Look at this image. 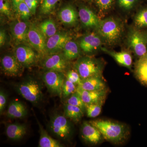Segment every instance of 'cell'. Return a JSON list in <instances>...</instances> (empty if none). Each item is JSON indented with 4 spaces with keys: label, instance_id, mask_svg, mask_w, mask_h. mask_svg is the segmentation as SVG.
Wrapping results in <instances>:
<instances>
[{
    "label": "cell",
    "instance_id": "cell-1",
    "mask_svg": "<svg viewBox=\"0 0 147 147\" xmlns=\"http://www.w3.org/2000/svg\"><path fill=\"white\" fill-rule=\"evenodd\" d=\"M89 122L99 130L103 139L115 144H120L125 142L130 133L128 127L119 122L98 119Z\"/></svg>",
    "mask_w": 147,
    "mask_h": 147
},
{
    "label": "cell",
    "instance_id": "cell-2",
    "mask_svg": "<svg viewBox=\"0 0 147 147\" xmlns=\"http://www.w3.org/2000/svg\"><path fill=\"white\" fill-rule=\"evenodd\" d=\"M97 32L102 41L109 45L117 44L120 40L123 32L122 23L114 17H109L100 20Z\"/></svg>",
    "mask_w": 147,
    "mask_h": 147
},
{
    "label": "cell",
    "instance_id": "cell-3",
    "mask_svg": "<svg viewBox=\"0 0 147 147\" xmlns=\"http://www.w3.org/2000/svg\"><path fill=\"white\" fill-rule=\"evenodd\" d=\"M104 66L101 60L89 57L79 58L74 64L75 70L82 80L94 76H102Z\"/></svg>",
    "mask_w": 147,
    "mask_h": 147
},
{
    "label": "cell",
    "instance_id": "cell-4",
    "mask_svg": "<svg viewBox=\"0 0 147 147\" xmlns=\"http://www.w3.org/2000/svg\"><path fill=\"white\" fill-rule=\"evenodd\" d=\"M16 90L22 97L34 105L39 104L43 98L42 86L37 81L32 78L18 83Z\"/></svg>",
    "mask_w": 147,
    "mask_h": 147
},
{
    "label": "cell",
    "instance_id": "cell-5",
    "mask_svg": "<svg viewBox=\"0 0 147 147\" xmlns=\"http://www.w3.org/2000/svg\"><path fill=\"white\" fill-rule=\"evenodd\" d=\"M64 115L56 114L50 119V129L56 137L62 140H66L70 137L72 126L70 121Z\"/></svg>",
    "mask_w": 147,
    "mask_h": 147
},
{
    "label": "cell",
    "instance_id": "cell-6",
    "mask_svg": "<svg viewBox=\"0 0 147 147\" xmlns=\"http://www.w3.org/2000/svg\"><path fill=\"white\" fill-rule=\"evenodd\" d=\"M127 43L129 47L139 58L147 53V41L142 32L133 29L129 32Z\"/></svg>",
    "mask_w": 147,
    "mask_h": 147
},
{
    "label": "cell",
    "instance_id": "cell-7",
    "mask_svg": "<svg viewBox=\"0 0 147 147\" xmlns=\"http://www.w3.org/2000/svg\"><path fill=\"white\" fill-rule=\"evenodd\" d=\"M42 79L50 93L61 97L63 86L65 80L63 72L46 71L42 75Z\"/></svg>",
    "mask_w": 147,
    "mask_h": 147
},
{
    "label": "cell",
    "instance_id": "cell-8",
    "mask_svg": "<svg viewBox=\"0 0 147 147\" xmlns=\"http://www.w3.org/2000/svg\"><path fill=\"white\" fill-rule=\"evenodd\" d=\"M46 40L38 28L35 24H30L28 34V42L40 56L47 54Z\"/></svg>",
    "mask_w": 147,
    "mask_h": 147
},
{
    "label": "cell",
    "instance_id": "cell-9",
    "mask_svg": "<svg viewBox=\"0 0 147 147\" xmlns=\"http://www.w3.org/2000/svg\"><path fill=\"white\" fill-rule=\"evenodd\" d=\"M23 67L14 55H5L1 59L2 70L6 76L11 77L21 76Z\"/></svg>",
    "mask_w": 147,
    "mask_h": 147
},
{
    "label": "cell",
    "instance_id": "cell-10",
    "mask_svg": "<svg viewBox=\"0 0 147 147\" xmlns=\"http://www.w3.org/2000/svg\"><path fill=\"white\" fill-rule=\"evenodd\" d=\"M67 61L63 54H50L43 61L42 65L46 71H53L63 72L67 67Z\"/></svg>",
    "mask_w": 147,
    "mask_h": 147
},
{
    "label": "cell",
    "instance_id": "cell-11",
    "mask_svg": "<svg viewBox=\"0 0 147 147\" xmlns=\"http://www.w3.org/2000/svg\"><path fill=\"white\" fill-rule=\"evenodd\" d=\"M71 40L68 34L65 32H57L50 37L46 41L47 53L50 54L57 53L63 50L66 43Z\"/></svg>",
    "mask_w": 147,
    "mask_h": 147
},
{
    "label": "cell",
    "instance_id": "cell-12",
    "mask_svg": "<svg viewBox=\"0 0 147 147\" xmlns=\"http://www.w3.org/2000/svg\"><path fill=\"white\" fill-rule=\"evenodd\" d=\"M102 40L97 32L90 33L82 37L79 46L85 53H90L101 49Z\"/></svg>",
    "mask_w": 147,
    "mask_h": 147
},
{
    "label": "cell",
    "instance_id": "cell-13",
    "mask_svg": "<svg viewBox=\"0 0 147 147\" xmlns=\"http://www.w3.org/2000/svg\"><path fill=\"white\" fill-rule=\"evenodd\" d=\"M14 55L24 67H29L35 63L37 55L32 48L26 45H21L16 47Z\"/></svg>",
    "mask_w": 147,
    "mask_h": 147
},
{
    "label": "cell",
    "instance_id": "cell-14",
    "mask_svg": "<svg viewBox=\"0 0 147 147\" xmlns=\"http://www.w3.org/2000/svg\"><path fill=\"white\" fill-rule=\"evenodd\" d=\"M81 133L84 141L92 145L99 144L103 139L99 130L89 121L83 122L81 128Z\"/></svg>",
    "mask_w": 147,
    "mask_h": 147
},
{
    "label": "cell",
    "instance_id": "cell-15",
    "mask_svg": "<svg viewBox=\"0 0 147 147\" xmlns=\"http://www.w3.org/2000/svg\"><path fill=\"white\" fill-rule=\"evenodd\" d=\"M76 92L82 98L86 105L105 102L108 93L107 89L101 90L89 91L82 89L77 86Z\"/></svg>",
    "mask_w": 147,
    "mask_h": 147
},
{
    "label": "cell",
    "instance_id": "cell-16",
    "mask_svg": "<svg viewBox=\"0 0 147 147\" xmlns=\"http://www.w3.org/2000/svg\"><path fill=\"white\" fill-rule=\"evenodd\" d=\"M78 13L80 21L84 26L97 29L100 20L90 9L86 6H82L79 8Z\"/></svg>",
    "mask_w": 147,
    "mask_h": 147
},
{
    "label": "cell",
    "instance_id": "cell-17",
    "mask_svg": "<svg viewBox=\"0 0 147 147\" xmlns=\"http://www.w3.org/2000/svg\"><path fill=\"white\" fill-rule=\"evenodd\" d=\"M30 24L26 21H17L12 24L11 32L13 39L17 43L28 41V34Z\"/></svg>",
    "mask_w": 147,
    "mask_h": 147
},
{
    "label": "cell",
    "instance_id": "cell-18",
    "mask_svg": "<svg viewBox=\"0 0 147 147\" xmlns=\"http://www.w3.org/2000/svg\"><path fill=\"white\" fill-rule=\"evenodd\" d=\"M100 50L112 57L119 64L127 68L131 69L132 63V59L131 54L127 51L115 52L101 47Z\"/></svg>",
    "mask_w": 147,
    "mask_h": 147
},
{
    "label": "cell",
    "instance_id": "cell-19",
    "mask_svg": "<svg viewBox=\"0 0 147 147\" xmlns=\"http://www.w3.org/2000/svg\"><path fill=\"white\" fill-rule=\"evenodd\" d=\"M78 86L86 90L98 91L107 89L106 83L102 76H94L82 80Z\"/></svg>",
    "mask_w": 147,
    "mask_h": 147
},
{
    "label": "cell",
    "instance_id": "cell-20",
    "mask_svg": "<svg viewBox=\"0 0 147 147\" xmlns=\"http://www.w3.org/2000/svg\"><path fill=\"white\" fill-rule=\"evenodd\" d=\"M26 125L24 124L13 123L8 124L6 128L5 133L9 139L12 141L21 140L26 135Z\"/></svg>",
    "mask_w": 147,
    "mask_h": 147
},
{
    "label": "cell",
    "instance_id": "cell-21",
    "mask_svg": "<svg viewBox=\"0 0 147 147\" xmlns=\"http://www.w3.org/2000/svg\"><path fill=\"white\" fill-rule=\"evenodd\" d=\"M28 110L24 103L19 100H13L9 105L7 116L9 118L22 119L26 117Z\"/></svg>",
    "mask_w": 147,
    "mask_h": 147
},
{
    "label": "cell",
    "instance_id": "cell-22",
    "mask_svg": "<svg viewBox=\"0 0 147 147\" xmlns=\"http://www.w3.org/2000/svg\"><path fill=\"white\" fill-rule=\"evenodd\" d=\"M59 17L63 24L73 25L77 23L79 16L75 8L72 6L68 5L61 9L59 13Z\"/></svg>",
    "mask_w": 147,
    "mask_h": 147
},
{
    "label": "cell",
    "instance_id": "cell-23",
    "mask_svg": "<svg viewBox=\"0 0 147 147\" xmlns=\"http://www.w3.org/2000/svg\"><path fill=\"white\" fill-rule=\"evenodd\" d=\"M134 74L136 79L143 86L147 87V58H139L134 66Z\"/></svg>",
    "mask_w": 147,
    "mask_h": 147
},
{
    "label": "cell",
    "instance_id": "cell-24",
    "mask_svg": "<svg viewBox=\"0 0 147 147\" xmlns=\"http://www.w3.org/2000/svg\"><path fill=\"white\" fill-rule=\"evenodd\" d=\"M39 127L40 138L38 147H62L59 141L53 139L48 134L39 122L37 121Z\"/></svg>",
    "mask_w": 147,
    "mask_h": 147
},
{
    "label": "cell",
    "instance_id": "cell-25",
    "mask_svg": "<svg viewBox=\"0 0 147 147\" xmlns=\"http://www.w3.org/2000/svg\"><path fill=\"white\" fill-rule=\"evenodd\" d=\"M63 50V56L67 61L73 60L78 59L80 56L79 45L71 40L66 43Z\"/></svg>",
    "mask_w": 147,
    "mask_h": 147
},
{
    "label": "cell",
    "instance_id": "cell-26",
    "mask_svg": "<svg viewBox=\"0 0 147 147\" xmlns=\"http://www.w3.org/2000/svg\"><path fill=\"white\" fill-rule=\"evenodd\" d=\"M64 115L67 118L75 123L81 120L84 112L79 107L66 103L64 107Z\"/></svg>",
    "mask_w": 147,
    "mask_h": 147
},
{
    "label": "cell",
    "instance_id": "cell-27",
    "mask_svg": "<svg viewBox=\"0 0 147 147\" xmlns=\"http://www.w3.org/2000/svg\"><path fill=\"white\" fill-rule=\"evenodd\" d=\"M38 27L47 40L57 33L56 24L51 19H47L43 21Z\"/></svg>",
    "mask_w": 147,
    "mask_h": 147
},
{
    "label": "cell",
    "instance_id": "cell-28",
    "mask_svg": "<svg viewBox=\"0 0 147 147\" xmlns=\"http://www.w3.org/2000/svg\"><path fill=\"white\" fill-rule=\"evenodd\" d=\"M104 102L86 105V112L88 117L91 118L96 117L100 114Z\"/></svg>",
    "mask_w": 147,
    "mask_h": 147
},
{
    "label": "cell",
    "instance_id": "cell-29",
    "mask_svg": "<svg viewBox=\"0 0 147 147\" xmlns=\"http://www.w3.org/2000/svg\"><path fill=\"white\" fill-rule=\"evenodd\" d=\"M135 26L139 28L147 27V9L139 11L134 17Z\"/></svg>",
    "mask_w": 147,
    "mask_h": 147
},
{
    "label": "cell",
    "instance_id": "cell-30",
    "mask_svg": "<svg viewBox=\"0 0 147 147\" xmlns=\"http://www.w3.org/2000/svg\"><path fill=\"white\" fill-rule=\"evenodd\" d=\"M15 9L19 17L24 21H27L31 16V11L24 1L19 4Z\"/></svg>",
    "mask_w": 147,
    "mask_h": 147
},
{
    "label": "cell",
    "instance_id": "cell-31",
    "mask_svg": "<svg viewBox=\"0 0 147 147\" xmlns=\"http://www.w3.org/2000/svg\"><path fill=\"white\" fill-rule=\"evenodd\" d=\"M67 103L79 107L82 109L84 113L86 112V104L84 102L82 98L76 92L69 96L67 99Z\"/></svg>",
    "mask_w": 147,
    "mask_h": 147
},
{
    "label": "cell",
    "instance_id": "cell-32",
    "mask_svg": "<svg viewBox=\"0 0 147 147\" xmlns=\"http://www.w3.org/2000/svg\"><path fill=\"white\" fill-rule=\"evenodd\" d=\"M77 86L75 84L66 78L63 86L62 97L63 98H66L70 96L72 94L76 91Z\"/></svg>",
    "mask_w": 147,
    "mask_h": 147
},
{
    "label": "cell",
    "instance_id": "cell-33",
    "mask_svg": "<svg viewBox=\"0 0 147 147\" xmlns=\"http://www.w3.org/2000/svg\"><path fill=\"white\" fill-rule=\"evenodd\" d=\"M59 0H44L41 4V11L43 14H48L53 11Z\"/></svg>",
    "mask_w": 147,
    "mask_h": 147
},
{
    "label": "cell",
    "instance_id": "cell-34",
    "mask_svg": "<svg viewBox=\"0 0 147 147\" xmlns=\"http://www.w3.org/2000/svg\"><path fill=\"white\" fill-rule=\"evenodd\" d=\"M115 0H96L100 13H106L112 7Z\"/></svg>",
    "mask_w": 147,
    "mask_h": 147
},
{
    "label": "cell",
    "instance_id": "cell-35",
    "mask_svg": "<svg viewBox=\"0 0 147 147\" xmlns=\"http://www.w3.org/2000/svg\"><path fill=\"white\" fill-rule=\"evenodd\" d=\"M138 0H118V3L120 8L124 10L129 11L137 4Z\"/></svg>",
    "mask_w": 147,
    "mask_h": 147
},
{
    "label": "cell",
    "instance_id": "cell-36",
    "mask_svg": "<svg viewBox=\"0 0 147 147\" xmlns=\"http://www.w3.org/2000/svg\"><path fill=\"white\" fill-rule=\"evenodd\" d=\"M66 78L78 86L82 82V80L79 76V74L76 70H71L69 71L67 73Z\"/></svg>",
    "mask_w": 147,
    "mask_h": 147
},
{
    "label": "cell",
    "instance_id": "cell-37",
    "mask_svg": "<svg viewBox=\"0 0 147 147\" xmlns=\"http://www.w3.org/2000/svg\"><path fill=\"white\" fill-rule=\"evenodd\" d=\"M0 12L8 17L11 15L10 5L7 0H0Z\"/></svg>",
    "mask_w": 147,
    "mask_h": 147
},
{
    "label": "cell",
    "instance_id": "cell-38",
    "mask_svg": "<svg viewBox=\"0 0 147 147\" xmlns=\"http://www.w3.org/2000/svg\"><path fill=\"white\" fill-rule=\"evenodd\" d=\"M7 96L2 90L0 91V113L2 114L6 105Z\"/></svg>",
    "mask_w": 147,
    "mask_h": 147
},
{
    "label": "cell",
    "instance_id": "cell-39",
    "mask_svg": "<svg viewBox=\"0 0 147 147\" xmlns=\"http://www.w3.org/2000/svg\"><path fill=\"white\" fill-rule=\"evenodd\" d=\"M39 0H25L24 2L30 9L32 14H34Z\"/></svg>",
    "mask_w": 147,
    "mask_h": 147
},
{
    "label": "cell",
    "instance_id": "cell-40",
    "mask_svg": "<svg viewBox=\"0 0 147 147\" xmlns=\"http://www.w3.org/2000/svg\"><path fill=\"white\" fill-rule=\"evenodd\" d=\"M6 40V36L5 32L3 30H1L0 31V46L2 47L3 45L5 43V40Z\"/></svg>",
    "mask_w": 147,
    "mask_h": 147
},
{
    "label": "cell",
    "instance_id": "cell-41",
    "mask_svg": "<svg viewBox=\"0 0 147 147\" xmlns=\"http://www.w3.org/2000/svg\"><path fill=\"white\" fill-rule=\"evenodd\" d=\"M12 2H13V7L15 9L19 4L24 2L25 0H12Z\"/></svg>",
    "mask_w": 147,
    "mask_h": 147
},
{
    "label": "cell",
    "instance_id": "cell-42",
    "mask_svg": "<svg viewBox=\"0 0 147 147\" xmlns=\"http://www.w3.org/2000/svg\"><path fill=\"white\" fill-rule=\"evenodd\" d=\"M43 1H44V0H39L40 3L41 4L43 2Z\"/></svg>",
    "mask_w": 147,
    "mask_h": 147
},
{
    "label": "cell",
    "instance_id": "cell-43",
    "mask_svg": "<svg viewBox=\"0 0 147 147\" xmlns=\"http://www.w3.org/2000/svg\"><path fill=\"white\" fill-rule=\"evenodd\" d=\"M145 56V57H146L147 58V53L146 54V55H145V56Z\"/></svg>",
    "mask_w": 147,
    "mask_h": 147
}]
</instances>
